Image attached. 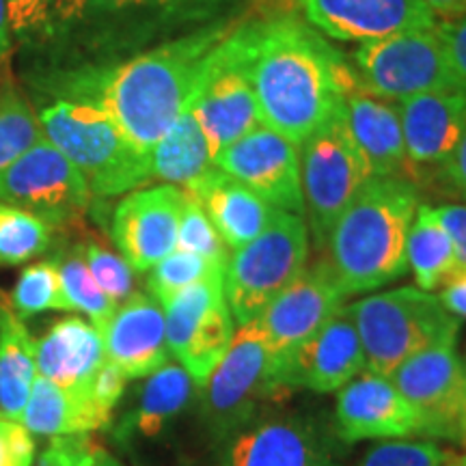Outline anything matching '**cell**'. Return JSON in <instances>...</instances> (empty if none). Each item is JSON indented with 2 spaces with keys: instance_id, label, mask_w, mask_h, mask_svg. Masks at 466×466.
<instances>
[{
  "instance_id": "cell-1",
  "label": "cell",
  "mask_w": 466,
  "mask_h": 466,
  "mask_svg": "<svg viewBox=\"0 0 466 466\" xmlns=\"http://www.w3.org/2000/svg\"><path fill=\"white\" fill-rule=\"evenodd\" d=\"M231 26L214 25L184 35L100 72L67 80V100L89 102L119 126L134 147L149 149L165 137L199 85L203 63Z\"/></svg>"
},
{
  "instance_id": "cell-2",
  "label": "cell",
  "mask_w": 466,
  "mask_h": 466,
  "mask_svg": "<svg viewBox=\"0 0 466 466\" xmlns=\"http://www.w3.org/2000/svg\"><path fill=\"white\" fill-rule=\"evenodd\" d=\"M250 80L261 124L296 147L360 85L322 35L294 17L255 25Z\"/></svg>"
},
{
  "instance_id": "cell-3",
  "label": "cell",
  "mask_w": 466,
  "mask_h": 466,
  "mask_svg": "<svg viewBox=\"0 0 466 466\" xmlns=\"http://www.w3.org/2000/svg\"><path fill=\"white\" fill-rule=\"evenodd\" d=\"M417 208V186L408 179H367L326 242V261L346 294L380 289L404 275L406 240Z\"/></svg>"
},
{
  "instance_id": "cell-4",
  "label": "cell",
  "mask_w": 466,
  "mask_h": 466,
  "mask_svg": "<svg viewBox=\"0 0 466 466\" xmlns=\"http://www.w3.org/2000/svg\"><path fill=\"white\" fill-rule=\"evenodd\" d=\"M37 116L44 137L83 173L91 195L116 197L151 182L149 156L93 104L63 97Z\"/></svg>"
},
{
  "instance_id": "cell-5",
  "label": "cell",
  "mask_w": 466,
  "mask_h": 466,
  "mask_svg": "<svg viewBox=\"0 0 466 466\" xmlns=\"http://www.w3.org/2000/svg\"><path fill=\"white\" fill-rule=\"evenodd\" d=\"M365 352L367 371L391 376L401 363L436 343L458 341L460 318L439 296L419 288H398L365 296L350 305Z\"/></svg>"
},
{
  "instance_id": "cell-6",
  "label": "cell",
  "mask_w": 466,
  "mask_h": 466,
  "mask_svg": "<svg viewBox=\"0 0 466 466\" xmlns=\"http://www.w3.org/2000/svg\"><path fill=\"white\" fill-rule=\"evenodd\" d=\"M309 242L307 220L277 209L258 238L233 250L225 272V299L233 322L242 326L258 319L305 270Z\"/></svg>"
},
{
  "instance_id": "cell-7",
  "label": "cell",
  "mask_w": 466,
  "mask_h": 466,
  "mask_svg": "<svg viewBox=\"0 0 466 466\" xmlns=\"http://www.w3.org/2000/svg\"><path fill=\"white\" fill-rule=\"evenodd\" d=\"M299 158L307 227L316 247L324 250L337 218L374 177L350 134L343 102L299 145Z\"/></svg>"
},
{
  "instance_id": "cell-8",
  "label": "cell",
  "mask_w": 466,
  "mask_h": 466,
  "mask_svg": "<svg viewBox=\"0 0 466 466\" xmlns=\"http://www.w3.org/2000/svg\"><path fill=\"white\" fill-rule=\"evenodd\" d=\"M255 25L231 28L209 52L190 108L206 134L212 158L227 145L261 126L250 80Z\"/></svg>"
},
{
  "instance_id": "cell-9",
  "label": "cell",
  "mask_w": 466,
  "mask_h": 466,
  "mask_svg": "<svg viewBox=\"0 0 466 466\" xmlns=\"http://www.w3.org/2000/svg\"><path fill=\"white\" fill-rule=\"evenodd\" d=\"M354 63L360 86L387 102L466 86L451 66L439 25L360 44Z\"/></svg>"
},
{
  "instance_id": "cell-10",
  "label": "cell",
  "mask_w": 466,
  "mask_h": 466,
  "mask_svg": "<svg viewBox=\"0 0 466 466\" xmlns=\"http://www.w3.org/2000/svg\"><path fill=\"white\" fill-rule=\"evenodd\" d=\"M203 389V417L217 439H231L258 419L266 401L289 393L275 382L266 337L255 319L236 330Z\"/></svg>"
},
{
  "instance_id": "cell-11",
  "label": "cell",
  "mask_w": 466,
  "mask_h": 466,
  "mask_svg": "<svg viewBox=\"0 0 466 466\" xmlns=\"http://www.w3.org/2000/svg\"><path fill=\"white\" fill-rule=\"evenodd\" d=\"M91 197L83 173L46 137L0 171V201L26 209L48 225L78 218Z\"/></svg>"
},
{
  "instance_id": "cell-12",
  "label": "cell",
  "mask_w": 466,
  "mask_h": 466,
  "mask_svg": "<svg viewBox=\"0 0 466 466\" xmlns=\"http://www.w3.org/2000/svg\"><path fill=\"white\" fill-rule=\"evenodd\" d=\"M419 415L428 439L460 445L466 400V371L456 341L436 343L401 363L389 376Z\"/></svg>"
},
{
  "instance_id": "cell-13",
  "label": "cell",
  "mask_w": 466,
  "mask_h": 466,
  "mask_svg": "<svg viewBox=\"0 0 466 466\" xmlns=\"http://www.w3.org/2000/svg\"><path fill=\"white\" fill-rule=\"evenodd\" d=\"M339 279L326 259L307 266L255 319L266 337L272 376L294 350L311 339L346 300Z\"/></svg>"
},
{
  "instance_id": "cell-14",
  "label": "cell",
  "mask_w": 466,
  "mask_h": 466,
  "mask_svg": "<svg viewBox=\"0 0 466 466\" xmlns=\"http://www.w3.org/2000/svg\"><path fill=\"white\" fill-rule=\"evenodd\" d=\"M214 167L229 173L268 206L305 218L299 147L268 126H258L214 156Z\"/></svg>"
},
{
  "instance_id": "cell-15",
  "label": "cell",
  "mask_w": 466,
  "mask_h": 466,
  "mask_svg": "<svg viewBox=\"0 0 466 466\" xmlns=\"http://www.w3.org/2000/svg\"><path fill=\"white\" fill-rule=\"evenodd\" d=\"M186 192L158 184L127 192L115 208L110 236L134 272L151 270L177 248Z\"/></svg>"
},
{
  "instance_id": "cell-16",
  "label": "cell",
  "mask_w": 466,
  "mask_h": 466,
  "mask_svg": "<svg viewBox=\"0 0 466 466\" xmlns=\"http://www.w3.org/2000/svg\"><path fill=\"white\" fill-rule=\"evenodd\" d=\"M365 371V352L352 309L341 307L311 339L302 343L275 370V382L285 391L309 389L339 391Z\"/></svg>"
},
{
  "instance_id": "cell-17",
  "label": "cell",
  "mask_w": 466,
  "mask_h": 466,
  "mask_svg": "<svg viewBox=\"0 0 466 466\" xmlns=\"http://www.w3.org/2000/svg\"><path fill=\"white\" fill-rule=\"evenodd\" d=\"M335 436L311 417L255 419L229 439L227 466H337Z\"/></svg>"
},
{
  "instance_id": "cell-18",
  "label": "cell",
  "mask_w": 466,
  "mask_h": 466,
  "mask_svg": "<svg viewBox=\"0 0 466 466\" xmlns=\"http://www.w3.org/2000/svg\"><path fill=\"white\" fill-rule=\"evenodd\" d=\"M421 423L391 378L360 371L343 384L335 406V434L341 442L419 436Z\"/></svg>"
},
{
  "instance_id": "cell-19",
  "label": "cell",
  "mask_w": 466,
  "mask_h": 466,
  "mask_svg": "<svg viewBox=\"0 0 466 466\" xmlns=\"http://www.w3.org/2000/svg\"><path fill=\"white\" fill-rule=\"evenodd\" d=\"M300 7L309 25L337 42H376L439 25L423 0H300Z\"/></svg>"
},
{
  "instance_id": "cell-20",
  "label": "cell",
  "mask_w": 466,
  "mask_h": 466,
  "mask_svg": "<svg viewBox=\"0 0 466 466\" xmlns=\"http://www.w3.org/2000/svg\"><path fill=\"white\" fill-rule=\"evenodd\" d=\"M106 360L119 367L126 378H145L168 363L165 309L154 296L132 294L116 307L102 330Z\"/></svg>"
},
{
  "instance_id": "cell-21",
  "label": "cell",
  "mask_w": 466,
  "mask_h": 466,
  "mask_svg": "<svg viewBox=\"0 0 466 466\" xmlns=\"http://www.w3.org/2000/svg\"><path fill=\"white\" fill-rule=\"evenodd\" d=\"M408 162L445 165L466 130V86H453L400 102Z\"/></svg>"
},
{
  "instance_id": "cell-22",
  "label": "cell",
  "mask_w": 466,
  "mask_h": 466,
  "mask_svg": "<svg viewBox=\"0 0 466 466\" xmlns=\"http://www.w3.org/2000/svg\"><path fill=\"white\" fill-rule=\"evenodd\" d=\"M184 192L195 199L231 250L244 247L270 225L277 209L229 173L212 167Z\"/></svg>"
},
{
  "instance_id": "cell-23",
  "label": "cell",
  "mask_w": 466,
  "mask_h": 466,
  "mask_svg": "<svg viewBox=\"0 0 466 466\" xmlns=\"http://www.w3.org/2000/svg\"><path fill=\"white\" fill-rule=\"evenodd\" d=\"M346 121L374 177H400L408 167L404 132L395 104L354 86L343 97Z\"/></svg>"
},
{
  "instance_id": "cell-24",
  "label": "cell",
  "mask_w": 466,
  "mask_h": 466,
  "mask_svg": "<svg viewBox=\"0 0 466 466\" xmlns=\"http://www.w3.org/2000/svg\"><path fill=\"white\" fill-rule=\"evenodd\" d=\"M104 360L100 330L80 318L61 319L37 341V374L69 391L89 393Z\"/></svg>"
},
{
  "instance_id": "cell-25",
  "label": "cell",
  "mask_w": 466,
  "mask_h": 466,
  "mask_svg": "<svg viewBox=\"0 0 466 466\" xmlns=\"http://www.w3.org/2000/svg\"><path fill=\"white\" fill-rule=\"evenodd\" d=\"M110 415L93 404L89 393H76L69 389L37 376L20 421L31 434L69 436L91 434L110 423Z\"/></svg>"
},
{
  "instance_id": "cell-26",
  "label": "cell",
  "mask_w": 466,
  "mask_h": 466,
  "mask_svg": "<svg viewBox=\"0 0 466 466\" xmlns=\"http://www.w3.org/2000/svg\"><path fill=\"white\" fill-rule=\"evenodd\" d=\"M214 167L212 151L190 104L175 119L154 147L149 149V175L162 184L186 190Z\"/></svg>"
},
{
  "instance_id": "cell-27",
  "label": "cell",
  "mask_w": 466,
  "mask_h": 466,
  "mask_svg": "<svg viewBox=\"0 0 466 466\" xmlns=\"http://www.w3.org/2000/svg\"><path fill=\"white\" fill-rule=\"evenodd\" d=\"M37 378V341L9 307H0V412L20 421Z\"/></svg>"
},
{
  "instance_id": "cell-28",
  "label": "cell",
  "mask_w": 466,
  "mask_h": 466,
  "mask_svg": "<svg viewBox=\"0 0 466 466\" xmlns=\"http://www.w3.org/2000/svg\"><path fill=\"white\" fill-rule=\"evenodd\" d=\"M192 389H195V382L182 365H162L143 384L137 406L119 428L121 439H130V436L154 439L158 436L188 406Z\"/></svg>"
},
{
  "instance_id": "cell-29",
  "label": "cell",
  "mask_w": 466,
  "mask_h": 466,
  "mask_svg": "<svg viewBox=\"0 0 466 466\" xmlns=\"http://www.w3.org/2000/svg\"><path fill=\"white\" fill-rule=\"evenodd\" d=\"M406 261L419 289L434 291L456 272V253L450 233L436 217V209L419 206L406 240Z\"/></svg>"
},
{
  "instance_id": "cell-30",
  "label": "cell",
  "mask_w": 466,
  "mask_h": 466,
  "mask_svg": "<svg viewBox=\"0 0 466 466\" xmlns=\"http://www.w3.org/2000/svg\"><path fill=\"white\" fill-rule=\"evenodd\" d=\"M44 138L35 110L22 97L9 74V58L0 61V171Z\"/></svg>"
},
{
  "instance_id": "cell-31",
  "label": "cell",
  "mask_w": 466,
  "mask_h": 466,
  "mask_svg": "<svg viewBox=\"0 0 466 466\" xmlns=\"http://www.w3.org/2000/svg\"><path fill=\"white\" fill-rule=\"evenodd\" d=\"M233 335H236V322L225 299L209 309L208 316L192 330L188 343L175 359L188 371L192 382L203 387L229 350Z\"/></svg>"
},
{
  "instance_id": "cell-32",
  "label": "cell",
  "mask_w": 466,
  "mask_h": 466,
  "mask_svg": "<svg viewBox=\"0 0 466 466\" xmlns=\"http://www.w3.org/2000/svg\"><path fill=\"white\" fill-rule=\"evenodd\" d=\"M50 225L26 209L0 201V266L26 264L48 250Z\"/></svg>"
},
{
  "instance_id": "cell-33",
  "label": "cell",
  "mask_w": 466,
  "mask_h": 466,
  "mask_svg": "<svg viewBox=\"0 0 466 466\" xmlns=\"http://www.w3.org/2000/svg\"><path fill=\"white\" fill-rule=\"evenodd\" d=\"M58 264V277H61V288L63 296H66L69 311H80L85 316H89L91 324L97 330L106 329L110 318L115 316L116 307L113 300L104 294L100 285L96 283V279L86 268V261L83 258V250L80 253L66 255Z\"/></svg>"
},
{
  "instance_id": "cell-34",
  "label": "cell",
  "mask_w": 466,
  "mask_h": 466,
  "mask_svg": "<svg viewBox=\"0 0 466 466\" xmlns=\"http://www.w3.org/2000/svg\"><path fill=\"white\" fill-rule=\"evenodd\" d=\"M11 311L20 319L44 311H69L56 261H39L22 272L11 291Z\"/></svg>"
},
{
  "instance_id": "cell-35",
  "label": "cell",
  "mask_w": 466,
  "mask_h": 466,
  "mask_svg": "<svg viewBox=\"0 0 466 466\" xmlns=\"http://www.w3.org/2000/svg\"><path fill=\"white\" fill-rule=\"evenodd\" d=\"M225 264L188 253V250L175 248L173 253H168L165 259H160L158 264L151 268L147 288L151 296L162 305V302L168 300L173 294H177L184 288L208 281V279H220L225 277Z\"/></svg>"
},
{
  "instance_id": "cell-36",
  "label": "cell",
  "mask_w": 466,
  "mask_h": 466,
  "mask_svg": "<svg viewBox=\"0 0 466 466\" xmlns=\"http://www.w3.org/2000/svg\"><path fill=\"white\" fill-rule=\"evenodd\" d=\"M177 248L218 261V264H229V247L223 242L217 227L212 225L203 208L192 199L188 192H186L182 218H179Z\"/></svg>"
},
{
  "instance_id": "cell-37",
  "label": "cell",
  "mask_w": 466,
  "mask_h": 466,
  "mask_svg": "<svg viewBox=\"0 0 466 466\" xmlns=\"http://www.w3.org/2000/svg\"><path fill=\"white\" fill-rule=\"evenodd\" d=\"M450 456L432 441L391 439L371 447L359 466H447Z\"/></svg>"
},
{
  "instance_id": "cell-38",
  "label": "cell",
  "mask_w": 466,
  "mask_h": 466,
  "mask_svg": "<svg viewBox=\"0 0 466 466\" xmlns=\"http://www.w3.org/2000/svg\"><path fill=\"white\" fill-rule=\"evenodd\" d=\"M83 258L96 283L115 305L127 300L134 294V270L124 258L96 242L86 244Z\"/></svg>"
},
{
  "instance_id": "cell-39",
  "label": "cell",
  "mask_w": 466,
  "mask_h": 466,
  "mask_svg": "<svg viewBox=\"0 0 466 466\" xmlns=\"http://www.w3.org/2000/svg\"><path fill=\"white\" fill-rule=\"evenodd\" d=\"M218 0H58L52 26L85 15L86 11H127V9H201L214 7Z\"/></svg>"
},
{
  "instance_id": "cell-40",
  "label": "cell",
  "mask_w": 466,
  "mask_h": 466,
  "mask_svg": "<svg viewBox=\"0 0 466 466\" xmlns=\"http://www.w3.org/2000/svg\"><path fill=\"white\" fill-rule=\"evenodd\" d=\"M56 5L58 0H7L11 37L20 42H35L50 33Z\"/></svg>"
},
{
  "instance_id": "cell-41",
  "label": "cell",
  "mask_w": 466,
  "mask_h": 466,
  "mask_svg": "<svg viewBox=\"0 0 466 466\" xmlns=\"http://www.w3.org/2000/svg\"><path fill=\"white\" fill-rule=\"evenodd\" d=\"M100 451L91 434L55 436L37 466H93Z\"/></svg>"
},
{
  "instance_id": "cell-42",
  "label": "cell",
  "mask_w": 466,
  "mask_h": 466,
  "mask_svg": "<svg viewBox=\"0 0 466 466\" xmlns=\"http://www.w3.org/2000/svg\"><path fill=\"white\" fill-rule=\"evenodd\" d=\"M35 445L22 423L0 419V466H31Z\"/></svg>"
},
{
  "instance_id": "cell-43",
  "label": "cell",
  "mask_w": 466,
  "mask_h": 466,
  "mask_svg": "<svg viewBox=\"0 0 466 466\" xmlns=\"http://www.w3.org/2000/svg\"><path fill=\"white\" fill-rule=\"evenodd\" d=\"M126 382L127 378L124 376V371L113 363H108V360H104V365L96 371V376H93L89 384V398L102 412L113 417L115 406L124 398Z\"/></svg>"
},
{
  "instance_id": "cell-44",
  "label": "cell",
  "mask_w": 466,
  "mask_h": 466,
  "mask_svg": "<svg viewBox=\"0 0 466 466\" xmlns=\"http://www.w3.org/2000/svg\"><path fill=\"white\" fill-rule=\"evenodd\" d=\"M436 217L450 233L453 253H456V275H466V203H450V206L434 208Z\"/></svg>"
},
{
  "instance_id": "cell-45",
  "label": "cell",
  "mask_w": 466,
  "mask_h": 466,
  "mask_svg": "<svg viewBox=\"0 0 466 466\" xmlns=\"http://www.w3.org/2000/svg\"><path fill=\"white\" fill-rule=\"evenodd\" d=\"M439 31L453 69L466 85V15L439 22Z\"/></svg>"
},
{
  "instance_id": "cell-46",
  "label": "cell",
  "mask_w": 466,
  "mask_h": 466,
  "mask_svg": "<svg viewBox=\"0 0 466 466\" xmlns=\"http://www.w3.org/2000/svg\"><path fill=\"white\" fill-rule=\"evenodd\" d=\"M439 299L456 318H466V275H456L441 288Z\"/></svg>"
},
{
  "instance_id": "cell-47",
  "label": "cell",
  "mask_w": 466,
  "mask_h": 466,
  "mask_svg": "<svg viewBox=\"0 0 466 466\" xmlns=\"http://www.w3.org/2000/svg\"><path fill=\"white\" fill-rule=\"evenodd\" d=\"M447 177L451 179L453 188L460 192V197L466 201V130L460 138L456 149L451 151V156L445 162Z\"/></svg>"
},
{
  "instance_id": "cell-48",
  "label": "cell",
  "mask_w": 466,
  "mask_h": 466,
  "mask_svg": "<svg viewBox=\"0 0 466 466\" xmlns=\"http://www.w3.org/2000/svg\"><path fill=\"white\" fill-rule=\"evenodd\" d=\"M436 17L445 20H456V17L466 15V0H423Z\"/></svg>"
},
{
  "instance_id": "cell-49",
  "label": "cell",
  "mask_w": 466,
  "mask_h": 466,
  "mask_svg": "<svg viewBox=\"0 0 466 466\" xmlns=\"http://www.w3.org/2000/svg\"><path fill=\"white\" fill-rule=\"evenodd\" d=\"M11 55V28L7 15V0H0V61Z\"/></svg>"
},
{
  "instance_id": "cell-50",
  "label": "cell",
  "mask_w": 466,
  "mask_h": 466,
  "mask_svg": "<svg viewBox=\"0 0 466 466\" xmlns=\"http://www.w3.org/2000/svg\"><path fill=\"white\" fill-rule=\"evenodd\" d=\"M93 466H124V464H121L115 456H110L106 450H102L100 456H97L96 462H93Z\"/></svg>"
},
{
  "instance_id": "cell-51",
  "label": "cell",
  "mask_w": 466,
  "mask_h": 466,
  "mask_svg": "<svg viewBox=\"0 0 466 466\" xmlns=\"http://www.w3.org/2000/svg\"><path fill=\"white\" fill-rule=\"evenodd\" d=\"M447 466H466V450H462V453H451Z\"/></svg>"
},
{
  "instance_id": "cell-52",
  "label": "cell",
  "mask_w": 466,
  "mask_h": 466,
  "mask_svg": "<svg viewBox=\"0 0 466 466\" xmlns=\"http://www.w3.org/2000/svg\"><path fill=\"white\" fill-rule=\"evenodd\" d=\"M464 371H466V365H464ZM460 447L466 450V400H464V419H462V439H460Z\"/></svg>"
},
{
  "instance_id": "cell-53",
  "label": "cell",
  "mask_w": 466,
  "mask_h": 466,
  "mask_svg": "<svg viewBox=\"0 0 466 466\" xmlns=\"http://www.w3.org/2000/svg\"><path fill=\"white\" fill-rule=\"evenodd\" d=\"M0 419H3V415H0Z\"/></svg>"
}]
</instances>
